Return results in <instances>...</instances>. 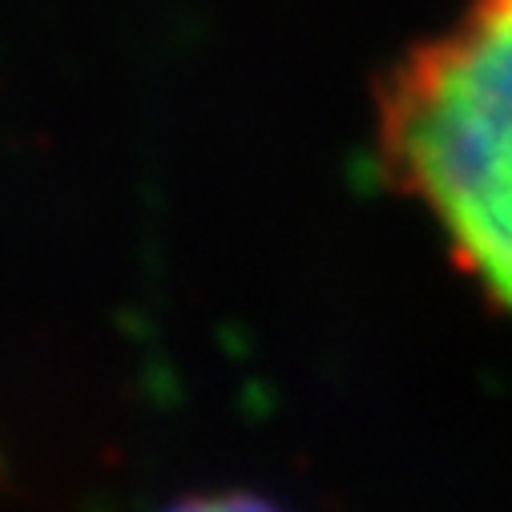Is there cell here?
Returning <instances> with one entry per match:
<instances>
[{"mask_svg":"<svg viewBox=\"0 0 512 512\" xmlns=\"http://www.w3.org/2000/svg\"><path fill=\"white\" fill-rule=\"evenodd\" d=\"M166 512H283L263 496H250V492H206V496H190L178 500Z\"/></svg>","mask_w":512,"mask_h":512,"instance_id":"obj_2","label":"cell"},{"mask_svg":"<svg viewBox=\"0 0 512 512\" xmlns=\"http://www.w3.org/2000/svg\"><path fill=\"white\" fill-rule=\"evenodd\" d=\"M379 150L456 267L512 311V0H476L392 77Z\"/></svg>","mask_w":512,"mask_h":512,"instance_id":"obj_1","label":"cell"}]
</instances>
